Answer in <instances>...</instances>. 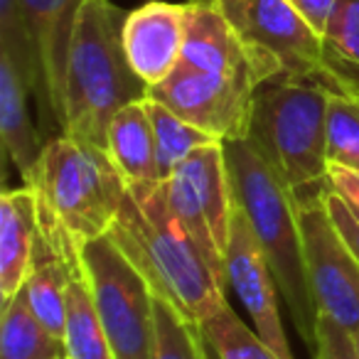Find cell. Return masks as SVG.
<instances>
[{
  "label": "cell",
  "mask_w": 359,
  "mask_h": 359,
  "mask_svg": "<svg viewBox=\"0 0 359 359\" xmlns=\"http://www.w3.org/2000/svg\"><path fill=\"white\" fill-rule=\"evenodd\" d=\"M30 187L37 197L40 236L67 264H76L89 241L109 234L128 195L109 150L65 133L45 143Z\"/></svg>",
  "instance_id": "cell-1"
},
{
  "label": "cell",
  "mask_w": 359,
  "mask_h": 359,
  "mask_svg": "<svg viewBox=\"0 0 359 359\" xmlns=\"http://www.w3.org/2000/svg\"><path fill=\"white\" fill-rule=\"evenodd\" d=\"M109 239L140 271L153 293L172 303L190 323L202 325L226 303V288L207 256L170 212L163 182L128 187Z\"/></svg>",
  "instance_id": "cell-2"
},
{
  "label": "cell",
  "mask_w": 359,
  "mask_h": 359,
  "mask_svg": "<svg viewBox=\"0 0 359 359\" xmlns=\"http://www.w3.org/2000/svg\"><path fill=\"white\" fill-rule=\"evenodd\" d=\"M234 205L244 212L288 305L303 344L313 354L318 305L308 280L300 229V197L249 138L224 140Z\"/></svg>",
  "instance_id": "cell-3"
},
{
  "label": "cell",
  "mask_w": 359,
  "mask_h": 359,
  "mask_svg": "<svg viewBox=\"0 0 359 359\" xmlns=\"http://www.w3.org/2000/svg\"><path fill=\"white\" fill-rule=\"evenodd\" d=\"M126 15L111 0H84L67 52L65 135L99 148H106L111 118L148 96L123 50Z\"/></svg>",
  "instance_id": "cell-4"
},
{
  "label": "cell",
  "mask_w": 359,
  "mask_h": 359,
  "mask_svg": "<svg viewBox=\"0 0 359 359\" xmlns=\"http://www.w3.org/2000/svg\"><path fill=\"white\" fill-rule=\"evenodd\" d=\"M330 86L313 79H276L259 89L249 140L298 197L327 187Z\"/></svg>",
  "instance_id": "cell-5"
},
{
  "label": "cell",
  "mask_w": 359,
  "mask_h": 359,
  "mask_svg": "<svg viewBox=\"0 0 359 359\" xmlns=\"http://www.w3.org/2000/svg\"><path fill=\"white\" fill-rule=\"evenodd\" d=\"M261 81L313 79L330 89L359 86L330 55L325 37L290 0H215Z\"/></svg>",
  "instance_id": "cell-6"
},
{
  "label": "cell",
  "mask_w": 359,
  "mask_h": 359,
  "mask_svg": "<svg viewBox=\"0 0 359 359\" xmlns=\"http://www.w3.org/2000/svg\"><path fill=\"white\" fill-rule=\"evenodd\" d=\"M79 269L116 359H153L155 293L140 271L106 236L79 251Z\"/></svg>",
  "instance_id": "cell-7"
},
{
  "label": "cell",
  "mask_w": 359,
  "mask_h": 359,
  "mask_svg": "<svg viewBox=\"0 0 359 359\" xmlns=\"http://www.w3.org/2000/svg\"><path fill=\"white\" fill-rule=\"evenodd\" d=\"M163 187L170 212L202 249L222 285L229 288L226 249L236 205L231 195L224 140L195 150L163 180Z\"/></svg>",
  "instance_id": "cell-8"
},
{
  "label": "cell",
  "mask_w": 359,
  "mask_h": 359,
  "mask_svg": "<svg viewBox=\"0 0 359 359\" xmlns=\"http://www.w3.org/2000/svg\"><path fill=\"white\" fill-rule=\"evenodd\" d=\"M259 89V79L251 74L202 72L177 65L168 79L150 86L148 96L215 138L241 140L249 138Z\"/></svg>",
  "instance_id": "cell-9"
},
{
  "label": "cell",
  "mask_w": 359,
  "mask_h": 359,
  "mask_svg": "<svg viewBox=\"0 0 359 359\" xmlns=\"http://www.w3.org/2000/svg\"><path fill=\"white\" fill-rule=\"evenodd\" d=\"M320 192L300 197V229L310 290L318 315L354 334L359 332V261L330 219Z\"/></svg>",
  "instance_id": "cell-10"
},
{
  "label": "cell",
  "mask_w": 359,
  "mask_h": 359,
  "mask_svg": "<svg viewBox=\"0 0 359 359\" xmlns=\"http://www.w3.org/2000/svg\"><path fill=\"white\" fill-rule=\"evenodd\" d=\"M226 276L229 285L234 288L236 298L249 313L254 330L280 359H295L290 349L288 334L280 323L278 308V285H276L273 271L246 222L244 212L236 207L231 219L229 249H226Z\"/></svg>",
  "instance_id": "cell-11"
},
{
  "label": "cell",
  "mask_w": 359,
  "mask_h": 359,
  "mask_svg": "<svg viewBox=\"0 0 359 359\" xmlns=\"http://www.w3.org/2000/svg\"><path fill=\"white\" fill-rule=\"evenodd\" d=\"M40 67V116L52 135L65 133V69L76 13L84 0H20Z\"/></svg>",
  "instance_id": "cell-12"
},
{
  "label": "cell",
  "mask_w": 359,
  "mask_h": 359,
  "mask_svg": "<svg viewBox=\"0 0 359 359\" xmlns=\"http://www.w3.org/2000/svg\"><path fill=\"white\" fill-rule=\"evenodd\" d=\"M185 45V3L150 0L128 11L123 50L128 65L145 86H158L177 67Z\"/></svg>",
  "instance_id": "cell-13"
},
{
  "label": "cell",
  "mask_w": 359,
  "mask_h": 359,
  "mask_svg": "<svg viewBox=\"0 0 359 359\" xmlns=\"http://www.w3.org/2000/svg\"><path fill=\"white\" fill-rule=\"evenodd\" d=\"M40 241L37 197L30 185L0 195V303L15 298L35 264Z\"/></svg>",
  "instance_id": "cell-14"
},
{
  "label": "cell",
  "mask_w": 359,
  "mask_h": 359,
  "mask_svg": "<svg viewBox=\"0 0 359 359\" xmlns=\"http://www.w3.org/2000/svg\"><path fill=\"white\" fill-rule=\"evenodd\" d=\"M30 96V86L15 62L0 55V140H3V153L13 160L25 185L35 180L47 143L30 118L27 109Z\"/></svg>",
  "instance_id": "cell-15"
},
{
  "label": "cell",
  "mask_w": 359,
  "mask_h": 359,
  "mask_svg": "<svg viewBox=\"0 0 359 359\" xmlns=\"http://www.w3.org/2000/svg\"><path fill=\"white\" fill-rule=\"evenodd\" d=\"M106 150L128 187H148L163 182L145 99L123 106L111 118L109 133H106Z\"/></svg>",
  "instance_id": "cell-16"
},
{
  "label": "cell",
  "mask_w": 359,
  "mask_h": 359,
  "mask_svg": "<svg viewBox=\"0 0 359 359\" xmlns=\"http://www.w3.org/2000/svg\"><path fill=\"white\" fill-rule=\"evenodd\" d=\"M79 264V261H76ZM76 264H67L62 256L47 246V241L40 236L37 241V254L32 271L27 276L25 285H22V295H25L27 305L32 313L40 318L50 332L65 339L67 327V295H69V280L72 271Z\"/></svg>",
  "instance_id": "cell-17"
},
{
  "label": "cell",
  "mask_w": 359,
  "mask_h": 359,
  "mask_svg": "<svg viewBox=\"0 0 359 359\" xmlns=\"http://www.w3.org/2000/svg\"><path fill=\"white\" fill-rule=\"evenodd\" d=\"M0 359H67L65 339L40 323L22 290L3 303L0 315Z\"/></svg>",
  "instance_id": "cell-18"
},
{
  "label": "cell",
  "mask_w": 359,
  "mask_h": 359,
  "mask_svg": "<svg viewBox=\"0 0 359 359\" xmlns=\"http://www.w3.org/2000/svg\"><path fill=\"white\" fill-rule=\"evenodd\" d=\"M65 347L67 359H116L79 264L72 271L69 295H67Z\"/></svg>",
  "instance_id": "cell-19"
},
{
  "label": "cell",
  "mask_w": 359,
  "mask_h": 359,
  "mask_svg": "<svg viewBox=\"0 0 359 359\" xmlns=\"http://www.w3.org/2000/svg\"><path fill=\"white\" fill-rule=\"evenodd\" d=\"M145 109H148L150 126H153L155 155H158V170L163 180L168 177L182 160L190 158L195 150L219 140L207 133V130L187 123L185 118H180L177 114L165 109L163 104L153 101L150 96H145Z\"/></svg>",
  "instance_id": "cell-20"
},
{
  "label": "cell",
  "mask_w": 359,
  "mask_h": 359,
  "mask_svg": "<svg viewBox=\"0 0 359 359\" xmlns=\"http://www.w3.org/2000/svg\"><path fill=\"white\" fill-rule=\"evenodd\" d=\"M200 327L205 339L210 342V347L222 359H280L256 334V330L249 327L236 315V310L229 305V300L224 305H219L217 313H212Z\"/></svg>",
  "instance_id": "cell-21"
},
{
  "label": "cell",
  "mask_w": 359,
  "mask_h": 359,
  "mask_svg": "<svg viewBox=\"0 0 359 359\" xmlns=\"http://www.w3.org/2000/svg\"><path fill=\"white\" fill-rule=\"evenodd\" d=\"M327 163L359 170V86L330 89Z\"/></svg>",
  "instance_id": "cell-22"
},
{
  "label": "cell",
  "mask_w": 359,
  "mask_h": 359,
  "mask_svg": "<svg viewBox=\"0 0 359 359\" xmlns=\"http://www.w3.org/2000/svg\"><path fill=\"white\" fill-rule=\"evenodd\" d=\"M153 359H210V349L200 325L180 315V310L160 295H155Z\"/></svg>",
  "instance_id": "cell-23"
},
{
  "label": "cell",
  "mask_w": 359,
  "mask_h": 359,
  "mask_svg": "<svg viewBox=\"0 0 359 359\" xmlns=\"http://www.w3.org/2000/svg\"><path fill=\"white\" fill-rule=\"evenodd\" d=\"M323 37L339 65L359 72V0H334Z\"/></svg>",
  "instance_id": "cell-24"
},
{
  "label": "cell",
  "mask_w": 359,
  "mask_h": 359,
  "mask_svg": "<svg viewBox=\"0 0 359 359\" xmlns=\"http://www.w3.org/2000/svg\"><path fill=\"white\" fill-rule=\"evenodd\" d=\"M313 359H359L354 334L339 327L337 323H332L325 315H318Z\"/></svg>",
  "instance_id": "cell-25"
},
{
  "label": "cell",
  "mask_w": 359,
  "mask_h": 359,
  "mask_svg": "<svg viewBox=\"0 0 359 359\" xmlns=\"http://www.w3.org/2000/svg\"><path fill=\"white\" fill-rule=\"evenodd\" d=\"M323 202L327 207L330 219L334 222V226L339 229L342 239L347 241V246L352 249L354 259L359 261V212L354 210L349 202H344L337 192H332L330 187H323Z\"/></svg>",
  "instance_id": "cell-26"
},
{
  "label": "cell",
  "mask_w": 359,
  "mask_h": 359,
  "mask_svg": "<svg viewBox=\"0 0 359 359\" xmlns=\"http://www.w3.org/2000/svg\"><path fill=\"white\" fill-rule=\"evenodd\" d=\"M327 187L332 192H337L344 202H349L359 212V170L342 168V165H330Z\"/></svg>",
  "instance_id": "cell-27"
},
{
  "label": "cell",
  "mask_w": 359,
  "mask_h": 359,
  "mask_svg": "<svg viewBox=\"0 0 359 359\" xmlns=\"http://www.w3.org/2000/svg\"><path fill=\"white\" fill-rule=\"evenodd\" d=\"M295 8L305 15V20L320 32L325 35V27H327L330 13L334 8V0H290Z\"/></svg>",
  "instance_id": "cell-28"
},
{
  "label": "cell",
  "mask_w": 359,
  "mask_h": 359,
  "mask_svg": "<svg viewBox=\"0 0 359 359\" xmlns=\"http://www.w3.org/2000/svg\"><path fill=\"white\" fill-rule=\"evenodd\" d=\"M207 349H210V359H222V357H219V354H217V352H215V349H212V347H210V342H207Z\"/></svg>",
  "instance_id": "cell-29"
},
{
  "label": "cell",
  "mask_w": 359,
  "mask_h": 359,
  "mask_svg": "<svg viewBox=\"0 0 359 359\" xmlns=\"http://www.w3.org/2000/svg\"><path fill=\"white\" fill-rule=\"evenodd\" d=\"M354 342H357V349H359V332H354Z\"/></svg>",
  "instance_id": "cell-30"
}]
</instances>
